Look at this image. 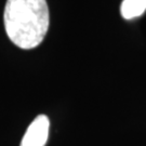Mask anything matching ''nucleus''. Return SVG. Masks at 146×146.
I'll return each mask as SVG.
<instances>
[{
    "mask_svg": "<svg viewBox=\"0 0 146 146\" xmlns=\"http://www.w3.org/2000/svg\"><path fill=\"white\" fill-rule=\"evenodd\" d=\"M3 21L7 35L16 47L31 50L38 47L50 25L46 0H7Z\"/></svg>",
    "mask_w": 146,
    "mask_h": 146,
    "instance_id": "nucleus-1",
    "label": "nucleus"
},
{
    "mask_svg": "<svg viewBox=\"0 0 146 146\" xmlns=\"http://www.w3.org/2000/svg\"><path fill=\"white\" fill-rule=\"evenodd\" d=\"M50 121L46 115H39L28 125L21 146H44L49 136Z\"/></svg>",
    "mask_w": 146,
    "mask_h": 146,
    "instance_id": "nucleus-2",
    "label": "nucleus"
},
{
    "mask_svg": "<svg viewBox=\"0 0 146 146\" xmlns=\"http://www.w3.org/2000/svg\"><path fill=\"white\" fill-rule=\"evenodd\" d=\"M146 11V0H123L120 5V13L125 20H133Z\"/></svg>",
    "mask_w": 146,
    "mask_h": 146,
    "instance_id": "nucleus-3",
    "label": "nucleus"
}]
</instances>
